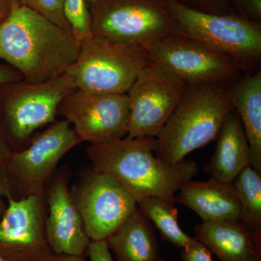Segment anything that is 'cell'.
I'll return each instance as SVG.
<instances>
[{
    "instance_id": "obj_1",
    "label": "cell",
    "mask_w": 261,
    "mask_h": 261,
    "mask_svg": "<svg viewBox=\"0 0 261 261\" xmlns=\"http://www.w3.org/2000/svg\"><path fill=\"white\" fill-rule=\"evenodd\" d=\"M80 44L69 31L24 5L15 6L0 23V59L28 83L63 74L76 61Z\"/></svg>"
},
{
    "instance_id": "obj_2",
    "label": "cell",
    "mask_w": 261,
    "mask_h": 261,
    "mask_svg": "<svg viewBox=\"0 0 261 261\" xmlns=\"http://www.w3.org/2000/svg\"><path fill=\"white\" fill-rule=\"evenodd\" d=\"M154 137L129 138L91 145L87 157L92 167L109 175L136 202L157 197L176 204L180 187L197 176L200 168L192 160L169 164L153 154Z\"/></svg>"
},
{
    "instance_id": "obj_3",
    "label": "cell",
    "mask_w": 261,
    "mask_h": 261,
    "mask_svg": "<svg viewBox=\"0 0 261 261\" xmlns=\"http://www.w3.org/2000/svg\"><path fill=\"white\" fill-rule=\"evenodd\" d=\"M233 110L224 87H187L156 137L153 152L166 163L176 164L192 151L216 140L225 117Z\"/></svg>"
},
{
    "instance_id": "obj_4",
    "label": "cell",
    "mask_w": 261,
    "mask_h": 261,
    "mask_svg": "<svg viewBox=\"0 0 261 261\" xmlns=\"http://www.w3.org/2000/svg\"><path fill=\"white\" fill-rule=\"evenodd\" d=\"M163 2L182 34L227 57L242 73L261 69V27L237 13L209 14Z\"/></svg>"
},
{
    "instance_id": "obj_5",
    "label": "cell",
    "mask_w": 261,
    "mask_h": 261,
    "mask_svg": "<svg viewBox=\"0 0 261 261\" xmlns=\"http://www.w3.org/2000/svg\"><path fill=\"white\" fill-rule=\"evenodd\" d=\"M150 61L146 49L92 36L81 42L76 61L62 75L73 90L126 94Z\"/></svg>"
},
{
    "instance_id": "obj_6",
    "label": "cell",
    "mask_w": 261,
    "mask_h": 261,
    "mask_svg": "<svg viewBox=\"0 0 261 261\" xmlns=\"http://www.w3.org/2000/svg\"><path fill=\"white\" fill-rule=\"evenodd\" d=\"M93 36L149 51L181 34L163 0H96L89 3Z\"/></svg>"
},
{
    "instance_id": "obj_7",
    "label": "cell",
    "mask_w": 261,
    "mask_h": 261,
    "mask_svg": "<svg viewBox=\"0 0 261 261\" xmlns=\"http://www.w3.org/2000/svg\"><path fill=\"white\" fill-rule=\"evenodd\" d=\"M73 90L62 75L41 84H0V126L13 152L25 148L36 130L56 121L60 103Z\"/></svg>"
},
{
    "instance_id": "obj_8",
    "label": "cell",
    "mask_w": 261,
    "mask_h": 261,
    "mask_svg": "<svg viewBox=\"0 0 261 261\" xmlns=\"http://www.w3.org/2000/svg\"><path fill=\"white\" fill-rule=\"evenodd\" d=\"M66 120L55 121L31 140L27 147L12 152L5 171L20 198L44 193L58 163L82 140ZM19 198V199H20Z\"/></svg>"
},
{
    "instance_id": "obj_9",
    "label": "cell",
    "mask_w": 261,
    "mask_h": 261,
    "mask_svg": "<svg viewBox=\"0 0 261 261\" xmlns=\"http://www.w3.org/2000/svg\"><path fill=\"white\" fill-rule=\"evenodd\" d=\"M187 84L151 61L126 92L129 102V138H156L183 97Z\"/></svg>"
},
{
    "instance_id": "obj_10",
    "label": "cell",
    "mask_w": 261,
    "mask_h": 261,
    "mask_svg": "<svg viewBox=\"0 0 261 261\" xmlns=\"http://www.w3.org/2000/svg\"><path fill=\"white\" fill-rule=\"evenodd\" d=\"M151 61L171 72L187 87L227 88L243 73L232 61L185 34L171 36L148 51Z\"/></svg>"
},
{
    "instance_id": "obj_11",
    "label": "cell",
    "mask_w": 261,
    "mask_h": 261,
    "mask_svg": "<svg viewBox=\"0 0 261 261\" xmlns=\"http://www.w3.org/2000/svg\"><path fill=\"white\" fill-rule=\"evenodd\" d=\"M127 94L71 91L63 97L58 115L73 125L82 142L101 145L121 140L128 133Z\"/></svg>"
},
{
    "instance_id": "obj_12",
    "label": "cell",
    "mask_w": 261,
    "mask_h": 261,
    "mask_svg": "<svg viewBox=\"0 0 261 261\" xmlns=\"http://www.w3.org/2000/svg\"><path fill=\"white\" fill-rule=\"evenodd\" d=\"M91 241L105 240L137 210V202L119 182L92 167L72 189Z\"/></svg>"
},
{
    "instance_id": "obj_13",
    "label": "cell",
    "mask_w": 261,
    "mask_h": 261,
    "mask_svg": "<svg viewBox=\"0 0 261 261\" xmlns=\"http://www.w3.org/2000/svg\"><path fill=\"white\" fill-rule=\"evenodd\" d=\"M0 219V255L10 261H42L53 253L48 245L44 195L16 199L9 194Z\"/></svg>"
},
{
    "instance_id": "obj_14",
    "label": "cell",
    "mask_w": 261,
    "mask_h": 261,
    "mask_svg": "<svg viewBox=\"0 0 261 261\" xmlns=\"http://www.w3.org/2000/svg\"><path fill=\"white\" fill-rule=\"evenodd\" d=\"M49 216L45 219L48 245L55 254L84 256L91 240L72 198L65 176L51 181L47 193Z\"/></svg>"
},
{
    "instance_id": "obj_15",
    "label": "cell",
    "mask_w": 261,
    "mask_h": 261,
    "mask_svg": "<svg viewBox=\"0 0 261 261\" xmlns=\"http://www.w3.org/2000/svg\"><path fill=\"white\" fill-rule=\"evenodd\" d=\"M194 231L221 261H261V232L250 231L240 221H202Z\"/></svg>"
},
{
    "instance_id": "obj_16",
    "label": "cell",
    "mask_w": 261,
    "mask_h": 261,
    "mask_svg": "<svg viewBox=\"0 0 261 261\" xmlns=\"http://www.w3.org/2000/svg\"><path fill=\"white\" fill-rule=\"evenodd\" d=\"M176 195V203L193 211L202 221L237 220L241 218V205L232 183L211 178L207 181L191 180L184 184Z\"/></svg>"
},
{
    "instance_id": "obj_17",
    "label": "cell",
    "mask_w": 261,
    "mask_h": 261,
    "mask_svg": "<svg viewBox=\"0 0 261 261\" xmlns=\"http://www.w3.org/2000/svg\"><path fill=\"white\" fill-rule=\"evenodd\" d=\"M214 154L205 166L211 178L232 183L238 173L250 166V149L243 123L235 110L225 117L216 139Z\"/></svg>"
},
{
    "instance_id": "obj_18",
    "label": "cell",
    "mask_w": 261,
    "mask_h": 261,
    "mask_svg": "<svg viewBox=\"0 0 261 261\" xmlns=\"http://www.w3.org/2000/svg\"><path fill=\"white\" fill-rule=\"evenodd\" d=\"M226 90L248 140L250 166L261 174V69L243 73Z\"/></svg>"
},
{
    "instance_id": "obj_19",
    "label": "cell",
    "mask_w": 261,
    "mask_h": 261,
    "mask_svg": "<svg viewBox=\"0 0 261 261\" xmlns=\"http://www.w3.org/2000/svg\"><path fill=\"white\" fill-rule=\"evenodd\" d=\"M116 261H159V245L153 226L137 207L106 239Z\"/></svg>"
},
{
    "instance_id": "obj_20",
    "label": "cell",
    "mask_w": 261,
    "mask_h": 261,
    "mask_svg": "<svg viewBox=\"0 0 261 261\" xmlns=\"http://www.w3.org/2000/svg\"><path fill=\"white\" fill-rule=\"evenodd\" d=\"M140 212L153 223L166 241L179 248H185L195 240L180 227L178 209L169 201L157 197H148L137 202Z\"/></svg>"
},
{
    "instance_id": "obj_21",
    "label": "cell",
    "mask_w": 261,
    "mask_h": 261,
    "mask_svg": "<svg viewBox=\"0 0 261 261\" xmlns=\"http://www.w3.org/2000/svg\"><path fill=\"white\" fill-rule=\"evenodd\" d=\"M232 184L241 205L240 221L250 231L261 232V174L247 166Z\"/></svg>"
},
{
    "instance_id": "obj_22",
    "label": "cell",
    "mask_w": 261,
    "mask_h": 261,
    "mask_svg": "<svg viewBox=\"0 0 261 261\" xmlns=\"http://www.w3.org/2000/svg\"><path fill=\"white\" fill-rule=\"evenodd\" d=\"M96 0H64L63 8L73 37L80 43L93 36L88 3Z\"/></svg>"
},
{
    "instance_id": "obj_23",
    "label": "cell",
    "mask_w": 261,
    "mask_h": 261,
    "mask_svg": "<svg viewBox=\"0 0 261 261\" xmlns=\"http://www.w3.org/2000/svg\"><path fill=\"white\" fill-rule=\"evenodd\" d=\"M19 5L30 8L53 23L70 31L69 23L64 13V0H18Z\"/></svg>"
},
{
    "instance_id": "obj_24",
    "label": "cell",
    "mask_w": 261,
    "mask_h": 261,
    "mask_svg": "<svg viewBox=\"0 0 261 261\" xmlns=\"http://www.w3.org/2000/svg\"><path fill=\"white\" fill-rule=\"evenodd\" d=\"M190 9L215 15H228L235 13L231 0H174Z\"/></svg>"
},
{
    "instance_id": "obj_25",
    "label": "cell",
    "mask_w": 261,
    "mask_h": 261,
    "mask_svg": "<svg viewBox=\"0 0 261 261\" xmlns=\"http://www.w3.org/2000/svg\"><path fill=\"white\" fill-rule=\"evenodd\" d=\"M237 14L261 27V0H231Z\"/></svg>"
},
{
    "instance_id": "obj_26",
    "label": "cell",
    "mask_w": 261,
    "mask_h": 261,
    "mask_svg": "<svg viewBox=\"0 0 261 261\" xmlns=\"http://www.w3.org/2000/svg\"><path fill=\"white\" fill-rule=\"evenodd\" d=\"M181 257L183 261H214L208 248L196 239L189 246L181 249Z\"/></svg>"
},
{
    "instance_id": "obj_27",
    "label": "cell",
    "mask_w": 261,
    "mask_h": 261,
    "mask_svg": "<svg viewBox=\"0 0 261 261\" xmlns=\"http://www.w3.org/2000/svg\"><path fill=\"white\" fill-rule=\"evenodd\" d=\"M87 254L91 261H114L106 240L91 241Z\"/></svg>"
},
{
    "instance_id": "obj_28",
    "label": "cell",
    "mask_w": 261,
    "mask_h": 261,
    "mask_svg": "<svg viewBox=\"0 0 261 261\" xmlns=\"http://www.w3.org/2000/svg\"><path fill=\"white\" fill-rule=\"evenodd\" d=\"M23 80L18 70L7 63H0V84Z\"/></svg>"
},
{
    "instance_id": "obj_29",
    "label": "cell",
    "mask_w": 261,
    "mask_h": 261,
    "mask_svg": "<svg viewBox=\"0 0 261 261\" xmlns=\"http://www.w3.org/2000/svg\"><path fill=\"white\" fill-rule=\"evenodd\" d=\"M9 194L13 195L9 180L7 177L5 170L0 169V219L4 214L5 208H6L4 202H3V197H6Z\"/></svg>"
},
{
    "instance_id": "obj_30",
    "label": "cell",
    "mask_w": 261,
    "mask_h": 261,
    "mask_svg": "<svg viewBox=\"0 0 261 261\" xmlns=\"http://www.w3.org/2000/svg\"><path fill=\"white\" fill-rule=\"evenodd\" d=\"M13 150L10 148L8 141L5 138L3 129L0 126V169H4Z\"/></svg>"
},
{
    "instance_id": "obj_31",
    "label": "cell",
    "mask_w": 261,
    "mask_h": 261,
    "mask_svg": "<svg viewBox=\"0 0 261 261\" xmlns=\"http://www.w3.org/2000/svg\"><path fill=\"white\" fill-rule=\"evenodd\" d=\"M17 5H19L18 0H0V23Z\"/></svg>"
},
{
    "instance_id": "obj_32",
    "label": "cell",
    "mask_w": 261,
    "mask_h": 261,
    "mask_svg": "<svg viewBox=\"0 0 261 261\" xmlns=\"http://www.w3.org/2000/svg\"><path fill=\"white\" fill-rule=\"evenodd\" d=\"M42 261H86L84 256L51 253L49 257Z\"/></svg>"
},
{
    "instance_id": "obj_33",
    "label": "cell",
    "mask_w": 261,
    "mask_h": 261,
    "mask_svg": "<svg viewBox=\"0 0 261 261\" xmlns=\"http://www.w3.org/2000/svg\"><path fill=\"white\" fill-rule=\"evenodd\" d=\"M0 261H10L8 260V259L5 258V257H3V255H0Z\"/></svg>"
},
{
    "instance_id": "obj_34",
    "label": "cell",
    "mask_w": 261,
    "mask_h": 261,
    "mask_svg": "<svg viewBox=\"0 0 261 261\" xmlns=\"http://www.w3.org/2000/svg\"><path fill=\"white\" fill-rule=\"evenodd\" d=\"M159 261H166L165 259H163V257H160Z\"/></svg>"
}]
</instances>
